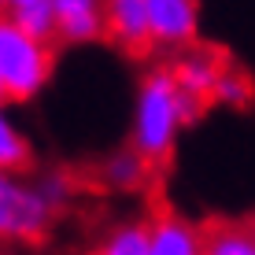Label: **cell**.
<instances>
[{
	"label": "cell",
	"mask_w": 255,
	"mask_h": 255,
	"mask_svg": "<svg viewBox=\"0 0 255 255\" xmlns=\"http://www.w3.org/2000/svg\"><path fill=\"white\" fill-rule=\"evenodd\" d=\"M100 170H104V181H108L111 189H140L144 178L152 174L133 148H122V152L108 155V163H104Z\"/></svg>",
	"instance_id": "obj_12"
},
{
	"label": "cell",
	"mask_w": 255,
	"mask_h": 255,
	"mask_svg": "<svg viewBox=\"0 0 255 255\" xmlns=\"http://www.w3.org/2000/svg\"><path fill=\"white\" fill-rule=\"evenodd\" d=\"M93 255H148V222H122L100 241V248Z\"/></svg>",
	"instance_id": "obj_13"
},
{
	"label": "cell",
	"mask_w": 255,
	"mask_h": 255,
	"mask_svg": "<svg viewBox=\"0 0 255 255\" xmlns=\"http://www.w3.org/2000/svg\"><path fill=\"white\" fill-rule=\"evenodd\" d=\"M148 255H204V226L163 207L148 222Z\"/></svg>",
	"instance_id": "obj_7"
},
{
	"label": "cell",
	"mask_w": 255,
	"mask_h": 255,
	"mask_svg": "<svg viewBox=\"0 0 255 255\" xmlns=\"http://www.w3.org/2000/svg\"><path fill=\"white\" fill-rule=\"evenodd\" d=\"M52 211L33 181L0 170V241H41L52 226Z\"/></svg>",
	"instance_id": "obj_3"
},
{
	"label": "cell",
	"mask_w": 255,
	"mask_h": 255,
	"mask_svg": "<svg viewBox=\"0 0 255 255\" xmlns=\"http://www.w3.org/2000/svg\"><path fill=\"white\" fill-rule=\"evenodd\" d=\"M0 11L19 26L26 37L56 48V0H11Z\"/></svg>",
	"instance_id": "obj_9"
},
{
	"label": "cell",
	"mask_w": 255,
	"mask_h": 255,
	"mask_svg": "<svg viewBox=\"0 0 255 255\" xmlns=\"http://www.w3.org/2000/svg\"><path fill=\"white\" fill-rule=\"evenodd\" d=\"M37 192L45 196V204L52 207V211H59L67 204V196H70V181H67V174H41L37 181Z\"/></svg>",
	"instance_id": "obj_15"
},
{
	"label": "cell",
	"mask_w": 255,
	"mask_h": 255,
	"mask_svg": "<svg viewBox=\"0 0 255 255\" xmlns=\"http://www.w3.org/2000/svg\"><path fill=\"white\" fill-rule=\"evenodd\" d=\"M185 126L181 115V89L174 85L170 70L155 67L140 78L137 89V108H133V133H129V148L144 159L148 170H159L170 163L178 129Z\"/></svg>",
	"instance_id": "obj_1"
},
{
	"label": "cell",
	"mask_w": 255,
	"mask_h": 255,
	"mask_svg": "<svg viewBox=\"0 0 255 255\" xmlns=\"http://www.w3.org/2000/svg\"><path fill=\"white\" fill-rule=\"evenodd\" d=\"M33 152H30V140L22 137V129L11 122V115L4 111L0 104V170L4 174H22L30 166Z\"/></svg>",
	"instance_id": "obj_11"
},
{
	"label": "cell",
	"mask_w": 255,
	"mask_h": 255,
	"mask_svg": "<svg viewBox=\"0 0 255 255\" xmlns=\"http://www.w3.org/2000/svg\"><path fill=\"white\" fill-rule=\"evenodd\" d=\"M248 222H252V233H255V218H248Z\"/></svg>",
	"instance_id": "obj_16"
},
{
	"label": "cell",
	"mask_w": 255,
	"mask_h": 255,
	"mask_svg": "<svg viewBox=\"0 0 255 255\" xmlns=\"http://www.w3.org/2000/svg\"><path fill=\"white\" fill-rule=\"evenodd\" d=\"M104 37L115 41L129 56L152 52V30H148V0H111L104 4Z\"/></svg>",
	"instance_id": "obj_6"
},
{
	"label": "cell",
	"mask_w": 255,
	"mask_h": 255,
	"mask_svg": "<svg viewBox=\"0 0 255 255\" xmlns=\"http://www.w3.org/2000/svg\"><path fill=\"white\" fill-rule=\"evenodd\" d=\"M0 104H4V89H0Z\"/></svg>",
	"instance_id": "obj_17"
},
{
	"label": "cell",
	"mask_w": 255,
	"mask_h": 255,
	"mask_svg": "<svg viewBox=\"0 0 255 255\" xmlns=\"http://www.w3.org/2000/svg\"><path fill=\"white\" fill-rule=\"evenodd\" d=\"M52 63H56L52 45L26 37L19 26L0 11V89H4V100H11V104L33 100L48 85Z\"/></svg>",
	"instance_id": "obj_2"
},
{
	"label": "cell",
	"mask_w": 255,
	"mask_h": 255,
	"mask_svg": "<svg viewBox=\"0 0 255 255\" xmlns=\"http://www.w3.org/2000/svg\"><path fill=\"white\" fill-rule=\"evenodd\" d=\"M148 30L152 48H192L200 33V7L192 0H148Z\"/></svg>",
	"instance_id": "obj_5"
},
{
	"label": "cell",
	"mask_w": 255,
	"mask_h": 255,
	"mask_svg": "<svg viewBox=\"0 0 255 255\" xmlns=\"http://www.w3.org/2000/svg\"><path fill=\"white\" fill-rule=\"evenodd\" d=\"M104 37V4L96 0H56V41L89 45Z\"/></svg>",
	"instance_id": "obj_8"
},
{
	"label": "cell",
	"mask_w": 255,
	"mask_h": 255,
	"mask_svg": "<svg viewBox=\"0 0 255 255\" xmlns=\"http://www.w3.org/2000/svg\"><path fill=\"white\" fill-rule=\"evenodd\" d=\"M204 255H255V233L252 222H218L204 226Z\"/></svg>",
	"instance_id": "obj_10"
},
{
	"label": "cell",
	"mask_w": 255,
	"mask_h": 255,
	"mask_svg": "<svg viewBox=\"0 0 255 255\" xmlns=\"http://www.w3.org/2000/svg\"><path fill=\"white\" fill-rule=\"evenodd\" d=\"M215 100L226 104V108H248V104L255 100L252 74L230 63V67H226V74H222V82H218V89H215Z\"/></svg>",
	"instance_id": "obj_14"
},
{
	"label": "cell",
	"mask_w": 255,
	"mask_h": 255,
	"mask_svg": "<svg viewBox=\"0 0 255 255\" xmlns=\"http://www.w3.org/2000/svg\"><path fill=\"white\" fill-rule=\"evenodd\" d=\"M230 63H233V59L226 56L222 48H215V45H192V48L181 52L166 70H170L174 85H178L189 100H196V104H204V108H207V104L215 100V89H218V82H222V74H226V67H230Z\"/></svg>",
	"instance_id": "obj_4"
}]
</instances>
